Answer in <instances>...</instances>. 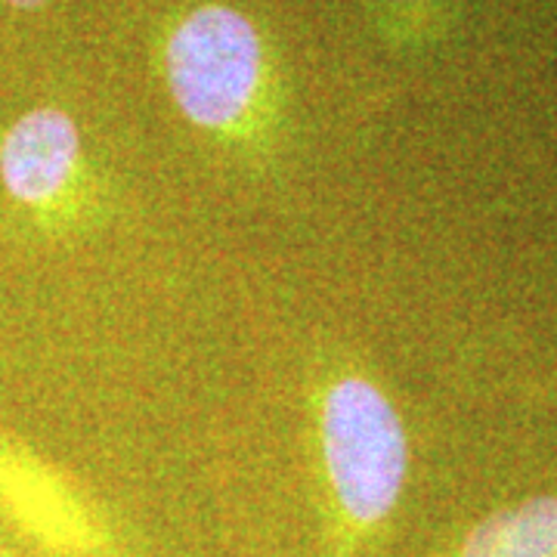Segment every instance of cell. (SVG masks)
<instances>
[{
	"mask_svg": "<svg viewBox=\"0 0 557 557\" xmlns=\"http://www.w3.org/2000/svg\"><path fill=\"white\" fill-rule=\"evenodd\" d=\"M164 90L199 134L258 156L276 146L285 119L278 62L258 22L223 0H201L164 25L159 40Z\"/></svg>",
	"mask_w": 557,
	"mask_h": 557,
	"instance_id": "6da1fadb",
	"label": "cell"
},
{
	"mask_svg": "<svg viewBox=\"0 0 557 557\" xmlns=\"http://www.w3.org/2000/svg\"><path fill=\"white\" fill-rule=\"evenodd\" d=\"M317 440L341 533L372 536L397 511L409 478V437L394 403L372 379L344 372L319 394Z\"/></svg>",
	"mask_w": 557,
	"mask_h": 557,
	"instance_id": "7a4b0ae2",
	"label": "cell"
},
{
	"mask_svg": "<svg viewBox=\"0 0 557 557\" xmlns=\"http://www.w3.org/2000/svg\"><path fill=\"white\" fill-rule=\"evenodd\" d=\"M87 156L78 121L57 106H38L0 137L3 193L40 223L78 218L87 193Z\"/></svg>",
	"mask_w": 557,
	"mask_h": 557,
	"instance_id": "3957f363",
	"label": "cell"
},
{
	"mask_svg": "<svg viewBox=\"0 0 557 557\" xmlns=\"http://www.w3.org/2000/svg\"><path fill=\"white\" fill-rule=\"evenodd\" d=\"M0 498L22 527L62 557H90L106 548V530L87 502L25 449L0 440Z\"/></svg>",
	"mask_w": 557,
	"mask_h": 557,
	"instance_id": "277c9868",
	"label": "cell"
},
{
	"mask_svg": "<svg viewBox=\"0 0 557 557\" xmlns=\"http://www.w3.org/2000/svg\"><path fill=\"white\" fill-rule=\"evenodd\" d=\"M458 557H557V496L493 511L465 536Z\"/></svg>",
	"mask_w": 557,
	"mask_h": 557,
	"instance_id": "5b68a950",
	"label": "cell"
},
{
	"mask_svg": "<svg viewBox=\"0 0 557 557\" xmlns=\"http://www.w3.org/2000/svg\"><path fill=\"white\" fill-rule=\"evenodd\" d=\"M379 3V20L381 25H391L397 35H403V25L421 16L428 7H434L440 0H375Z\"/></svg>",
	"mask_w": 557,
	"mask_h": 557,
	"instance_id": "8992f818",
	"label": "cell"
},
{
	"mask_svg": "<svg viewBox=\"0 0 557 557\" xmlns=\"http://www.w3.org/2000/svg\"><path fill=\"white\" fill-rule=\"evenodd\" d=\"M3 3L13 7V10H25V13H28V10H40V7L50 3V0H3Z\"/></svg>",
	"mask_w": 557,
	"mask_h": 557,
	"instance_id": "52a82bcc",
	"label": "cell"
}]
</instances>
